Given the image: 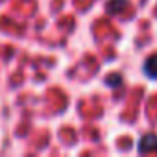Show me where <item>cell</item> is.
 Listing matches in <instances>:
<instances>
[{"label": "cell", "mask_w": 157, "mask_h": 157, "mask_svg": "<svg viewBox=\"0 0 157 157\" xmlns=\"http://www.w3.org/2000/svg\"><path fill=\"white\" fill-rule=\"evenodd\" d=\"M126 6H128L126 0H111V2L107 4V11L109 13H120Z\"/></svg>", "instance_id": "obj_3"}, {"label": "cell", "mask_w": 157, "mask_h": 157, "mask_svg": "<svg viewBox=\"0 0 157 157\" xmlns=\"http://www.w3.org/2000/svg\"><path fill=\"white\" fill-rule=\"evenodd\" d=\"M157 150V135L155 133H146L139 140V151L140 153H151Z\"/></svg>", "instance_id": "obj_1"}, {"label": "cell", "mask_w": 157, "mask_h": 157, "mask_svg": "<svg viewBox=\"0 0 157 157\" xmlns=\"http://www.w3.org/2000/svg\"><path fill=\"white\" fill-rule=\"evenodd\" d=\"M144 74L148 76V78H157V54H153V56H150L148 59H146V63H144Z\"/></svg>", "instance_id": "obj_2"}]
</instances>
